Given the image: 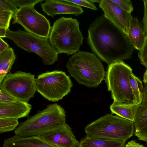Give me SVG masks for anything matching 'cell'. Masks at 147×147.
<instances>
[{
    "instance_id": "83f0119b",
    "label": "cell",
    "mask_w": 147,
    "mask_h": 147,
    "mask_svg": "<svg viewBox=\"0 0 147 147\" xmlns=\"http://www.w3.org/2000/svg\"><path fill=\"white\" fill-rule=\"evenodd\" d=\"M66 1L80 6H82L94 10H97V8L91 0H66Z\"/></svg>"
},
{
    "instance_id": "ba28073f",
    "label": "cell",
    "mask_w": 147,
    "mask_h": 147,
    "mask_svg": "<svg viewBox=\"0 0 147 147\" xmlns=\"http://www.w3.org/2000/svg\"><path fill=\"white\" fill-rule=\"evenodd\" d=\"M36 90L47 100L55 102L61 99L71 91L73 86L69 76L61 71H47L36 79Z\"/></svg>"
},
{
    "instance_id": "1f68e13d",
    "label": "cell",
    "mask_w": 147,
    "mask_h": 147,
    "mask_svg": "<svg viewBox=\"0 0 147 147\" xmlns=\"http://www.w3.org/2000/svg\"><path fill=\"white\" fill-rule=\"evenodd\" d=\"M125 145L128 147H145L143 145L137 142L134 140L129 141Z\"/></svg>"
},
{
    "instance_id": "d6a6232c",
    "label": "cell",
    "mask_w": 147,
    "mask_h": 147,
    "mask_svg": "<svg viewBox=\"0 0 147 147\" xmlns=\"http://www.w3.org/2000/svg\"><path fill=\"white\" fill-rule=\"evenodd\" d=\"M6 29L0 28V38H3L6 37Z\"/></svg>"
},
{
    "instance_id": "6da1fadb",
    "label": "cell",
    "mask_w": 147,
    "mask_h": 147,
    "mask_svg": "<svg viewBox=\"0 0 147 147\" xmlns=\"http://www.w3.org/2000/svg\"><path fill=\"white\" fill-rule=\"evenodd\" d=\"M87 42L92 52L108 65L130 59L135 49L127 35L104 15L90 24Z\"/></svg>"
},
{
    "instance_id": "9c48e42d",
    "label": "cell",
    "mask_w": 147,
    "mask_h": 147,
    "mask_svg": "<svg viewBox=\"0 0 147 147\" xmlns=\"http://www.w3.org/2000/svg\"><path fill=\"white\" fill-rule=\"evenodd\" d=\"M34 77L29 72H10L0 83V88L16 99L28 102L36 91Z\"/></svg>"
},
{
    "instance_id": "30bf717a",
    "label": "cell",
    "mask_w": 147,
    "mask_h": 147,
    "mask_svg": "<svg viewBox=\"0 0 147 147\" xmlns=\"http://www.w3.org/2000/svg\"><path fill=\"white\" fill-rule=\"evenodd\" d=\"M13 23L21 25L26 31L38 36L48 38L51 27L44 16L31 6L19 9L13 14Z\"/></svg>"
},
{
    "instance_id": "603a6c76",
    "label": "cell",
    "mask_w": 147,
    "mask_h": 147,
    "mask_svg": "<svg viewBox=\"0 0 147 147\" xmlns=\"http://www.w3.org/2000/svg\"><path fill=\"white\" fill-rule=\"evenodd\" d=\"M13 14L11 11L0 9V28L9 29L10 21Z\"/></svg>"
},
{
    "instance_id": "f1b7e54d",
    "label": "cell",
    "mask_w": 147,
    "mask_h": 147,
    "mask_svg": "<svg viewBox=\"0 0 147 147\" xmlns=\"http://www.w3.org/2000/svg\"><path fill=\"white\" fill-rule=\"evenodd\" d=\"M16 100L6 92L0 89V102L8 103L14 101Z\"/></svg>"
},
{
    "instance_id": "277c9868",
    "label": "cell",
    "mask_w": 147,
    "mask_h": 147,
    "mask_svg": "<svg viewBox=\"0 0 147 147\" xmlns=\"http://www.w3.org/2000/svg\"><path fill=\"white\" fill-rule=\"evenodd\" d=\"M49 38L58 54L70 55L79 51L84 38L76 19L62 17L54 23Z\"/></svg>"
},
{
    "instance_id": "cb8c5ba5",
    "label": "cell",
    "mask_w": 147,
    "mask_h": 147,
    "mask_svg": "<svg viewBox=\"0 0 147 147\" xmlns=\"http://www.w3.org/2000/svg\"><path fill=\"white\" fill-rule=\"evenodd\" d=\"M120 8L131 13L134 10L131 1L129 0H111Z\"/></svg>"
},
{
    "instance_id": "8992f818",
    "label": "cell",
    "mask_w": 147,
    "mask_h": 147,
    "mask_svg": "<svg viewBox=\"0 0 147 147\" xmlns=\"http://www.w3.org/2000/svg\"><path fill=\"white\" fill-rule=\"evenodd\" d=\"M132 70L123 61L108 65L105 81L111 92L113 102L130 105L138 104L133 94L129 82V75Z\"/></svg>"
},
{
    "instance_id": "4dcf8cb0",
    "label": "cell",
    "mask_w": 147,
    "mask_h": 147,
    "mask_svg": "<svg viewBox=\"0 0 147 147\" xmlns=\"http://www.w3.org/2000/svg\"><path fill=\"white\" fill-rule=\"evenodd\" d=\"M9 47L8 45L2 38H0V53Z\"/></svg>"
},
{
    "instance_id": "ac0fdd59",
    "label": "cell",
    "mask_w": 147,
    "mask_h": 147,
    "mask_svg": "<svg viewBox=\"0 0 147 147\" xmlns=\"http://www.w3.org/2000/svg\"><path fill=\"white\" fill-rule=\"evenodd\" d=\"M140 104L130 105L113 102L110 106L111 114L134 122Z\"/></svg>"
},
{
    "instance_id": "52a82bcc",
    "label": "cell",
    "mask_w": 147,
    "mask_h": 147,
    "mask_svg": "<svg viewBox=\"0 0 147 147\" xmlns=\"http://www.w3.org/2000/svg\"><path fill=\"white\" fill-rule=\"evenodd\" d=\"M6 38L12 40L19 47L33 52L42 59L45 65H51L58 60V53L48 38L40 37L26 31H6Z\"/></svg>"
},
{
    "instance_id": "836d02e7",
    "label": "cell",
    "mask_w": 147,
    "mask_h": 147,
    "mask_svg": "<svg viewBox=\"0 0 147 147\" xmlns=\"http://www.w3.org/2000/svg\"><path fill=\"white\" fill-rule=\"evenodd\" d=\"M143 82L144 84H147V69L144 74Z\"/></svg>"
},
{
    "instance_id": "d6986e66",
    "label": "cell",
    "mask_w": 147,
    "mask_h": 147,
    "mask_svg": "<svg viewBox=\"0 0 147 147\" xmlns=\"http://www.w3.org/2000/svg\"><path fill=\"white\" fill-rule=\"evenodd\" d=\"M122 141L86 136L79 142L78 147H124Z\"/></svg>"
},
{
    "instance_id": "ffe728a7",
    "label": "cell",
    "mask_w": 147,
    "mask_h": 147,
    "mask_svg": "<svg viewBox=\"0 0 147 147\" xmlns=\"http://www.w3.org/2000/svg\"><path fill=\"white\" fill-rule=\"evenodd\" d=\"M16 58L13 50L11 47L0 53V83L10 72Z\"/></svg>"
},
{
    "instance_id": "9a60e30c",
    "label": "cell",
    "mask_w": 147,
    "mask_h": 147,
    "mask_svg": "<svg viewBox=\"0 0 147 147\" xmlns=\"http://www.w3.org/2000/svg\"><path fill=\"white\" fill-rule=\"evenodd\" d=\"M134 134L138 139L147 143V84H144L143 97L134 122Z\"/></svg>"
},
{
    "instance_id": "e0dca14e",
    "label": "cell",
    "mask_w": 147,
    "mask_h": 147,
    "mask_svg": "<svg viewBox=\"0 0 147 147\" xmlns=\"http://www.w3.org/2000/svg\"><path fill=\"white\" fill-rule=\"evenodd\" d=\"M146 34L138 19L133 18L127 36L135 49L140 51L144 44Z\"/></svg>"
},
{
    "instance_id": "7c38bea8",
    "label": "cell",
    "mask_w": 147,
    "mask_h": 147,
    "mask_svg": "<svg viewBox=\"0 0 147 147\" xmlns=\"http://www.w3.org/2000/svg\"><path fill=\"white\" fill-rule=\"evenodd\" d=\"M46 142L58 147H78L79 142L67 124L59 129L42 136Z\"/></svg>"
},
{
    "instance_id": "7402d4cb",
    "label": "cell",
    "mask_w": 147,
    "mask_h": 147,
    "mask_svg": "<svg viewBox=\"0 0 147 147\" xmlns=\"http://www.w3.org/2000/svg\"><path fill=\"white\" fill-rule=\"evenodd\" d=\"M18 119L11 117L0 118V133L14 130L19 124Z\"/></svg>"
},
{
    "instance_id": "484cf974",
    "label": "cell",
    "mask_w": 147,
    "mask_h": 147,
    "mask_svg": "<svg viewBox=\"0 0 147 147\" xmlns=\"http://www.w3.org/2000/svg\"><path fill=\"white\" fill-rule=\"evenodd\" d=\"M138 57L141 64L145 66L147 69V35L146 34L143 45L138 53Z\"/></svg>"
},
{
    "instance_id": "4316f807",
    "label": "cell",
    "mask_w": 147,
    "mask_h": 147,
    "mask_svg": "<svg viewBox=\"0 0 147 147\" xmlns=\"http://www.w3.org/2000/svg\"><path fill=\"white\" fill-rule=\"evenodd\" d=\"M17 7L19 9L26 7L34 6L36 4L41 2L43 0H12Z\"/></svg>"
},
{
    "instance_id": "8fae6325",
    "label": "cell",
    "mask_w": 147,
    "mask_h": 147,
    "mask_svg": "<svg viewBox=\"0 0 147 147\" xmlns=\"http://www.w3.org/2000/svg\"><path fill=\"white\" fill-rule=\"evenodd\" d=\"M99 7L104 16L127 35L133 18L131 14L120 8L111 0H100Z\"/></svg>"
},
{
    "instance_id": "7a4b0ae2",
    "label": "cell",
    "mask_w": 147,
    "mask_h": 147,
    "mask_svg": "<svg viewBox=\"0 0 147 147\" xmlns=\"http://www.w3.org/2000/svg\"><path fill=\"white\" fill-rule=\"evenodd\" d=\"M66 124L65 111L55 103L50 104L21 122L14 133L20 136H41L61 128Z\"/></svg>"
},
{
    "instance_id": "f546056e",
    "label": "cell",
    "mask_w": 147,
    "mask_h": 147,
    "mask_svg": "<svg viewBox=\"0 0 147 147\" xmlns=\"http://www.w3.org/2000/svg\"><path fill=\"white\" fill-rule=\"evenodd\" d=\"M144 4V16L142 20L143 26L147 35V0H143Z\"/></svg>"
},
{
    "instance_id": "4fadbf2b",
    "label": "cell",
    "mask_w": 147,
    "mask_h": 147,
    "mask_svg": "<svg viewBox=\"0 0 147 147\" xmlns=\"http://www.w3.org/2000/svg\"><path fill=\"white\" fill-rule=\"evenodd\" d=\"M42 11L53 18L59 14H70L78 16L84 12L80 6L66 0H47L41 4Z\"/></svg>"
},
{
    "instance_id": "e575fe53",
    "label": "cell",
    "mask_w": 147,
    "mask_h": 147,
    "mask_svg": "<svg viewBox=\"0 0 147 147\" xmlns=\"http://www.w3.org/2000/svg\"><path fill=\"white\" fill-rule=\"evenodd\" d=\"M125 147H128V146H126V145H125Z\"/></svg>"
},
{
    "instance_id": "44dd1931",
    "label": "cell",
    "mask_w": 147,
    "mask_h": 147,
    "mask_svg": "<svg viewBox=\"0 0 147 147\" xmlns=\"http://www.w3.org/2000/svg\"><path fill=\"white\" fill-rule=\"evenodd\" d=\"M129 82L137 103L140 104L143 97V87L141 80L132 72L129 75Z\"/></svg>"
},
{
    "instance_id": "3957f363",
    "label": "cell",
    "mask_w": 147,
    "mask_h": 147,
    "mask_svg": "<svg viewBox=\"0 0 147 147\" xmlns=\"http://www.w3.org/2000/svg\"><path fill=\"white\" fill-rule=\"evenodd\" d=\"M66 67L79 84L88 87H97L105 79L104 66L94 53L79 51L69 58Z\"/></svg>"
},
{
    "instance_id": "5b68a950",
    "label": "cell",
    "mask_w": 147,
    "mask_h": 147,
    "mask_svg": "<svg viewBox=\"0 0 147 147\" xmlns=\"http://www.w3.org/2000/svg\"><path fill=\"white\" fill-rule=\"evenodd\" d=\"M87 136L117 140L125 142L134 131V122L107 114L88 124L84 128Z\"/></svg>"
},
{
    "instance_id": "2e32d148",
    "label": "cell",
    "mask_w": 147,
    "mask_h": 147,
    "mask_svg": "<svg viewBox=\"0 0 147 147\" xmlns=\"http://www.w3.org/2000/svg\"><path fill=\"white\" fill-rule=\"evenodd\" d=\"M2 147H58L44 140L41 136H20L15 135L5 139Z\"/></svg>"
},
{
    "instance_id": "d4e9b609",
    "label": "cell",
    "mask_w": 147,
    "mask_h": 147,
    "mask_svg": "<svg viewBox=\"0 0 147 147\" xmlns=\"http://www.w3.org/2000/svg\"><path fill=\"white\" fill-rule=\"evenodd\" d=\"M0 9L16 13L19 10L12 0H0Z\"/></svg>"
},
{
    "instance_id": "5bb4252c",
    "label": "cell",
    "mask_w": 147,
    "mask_h": 147,
    "mask_svg": "<svg viewBox=\"0 0 147 147\" xmlns=\"http://www.w3.org/2000/svg\"><path fill=\"white\" fill-rule=\"evenodd\" d=\"M32 107L28 102L18 100L8 103L0 102V118L11 117L18 119L27 117Z\"/></svg>"
}]
</instances>
